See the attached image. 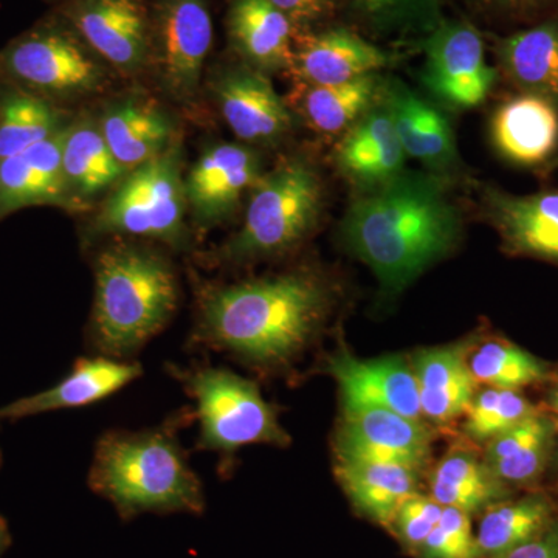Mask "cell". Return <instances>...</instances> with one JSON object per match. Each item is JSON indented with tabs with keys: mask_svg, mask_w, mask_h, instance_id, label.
I'll return each instance as SVG.
<instances>
[{
	"mask_svg": "<svg viewBox=\"0 0 558 558\" xmlns=\"http://www.w3.org/2000/svg\"><path fill=\"white\" fill-rule=\"evenodd\" d=\"M193 326L186 349L219 352L275 376L306 354L336 310L332 279L312 266H296L236 282L191 279Z\"/></svg>",
	"mask_w": 558,
	"mask_h": 558,
	"instance_id": "obj_1",
	"label": "cell"
},
{
	"mask_svg": "<svg viewBox=\"0 0 558 558\" xmlns=\"http://www.w3.org/2000/svg\"><path fill=\"white\" fill-rule=\"evenodd\" d=\"M447 185L446 175L405 170L349 204L341 240L373 270L384 295H399L458 247L461 211Z\"/></svg>",
	"mask_w": 558,
	"mask_h": 558,
	"instance_id": "obj_2",
	"label": "cell"
},
{
	"mask_svg": "<svg viewBox=\"0 0 558 558\" xmlns=\"http://www.w3.org/2000/svg\"><path fill=\"white\" fill-rule=\"evenodd\" d=\"M196 421L194 407L175 410L156 427L102 433L95 447L87 486L108 499L123 521L143 513L202 515L204 484L190 468L179 433Z\"/></svg>",
	"mask_w": 558,
	"mask_h": 558,
	"instance_id": "obj_3",
	"label": "cell"
},
{
	"mask_svg": "<svg viewBox=\"0 0 558 558\" xmlns=\"http://www.w3.org/2000/svg\"><path fill=\"white\" fill-rule=\"evenodd\" d=\"M94 306L86 328L90 355L134 362L178 314V269L148 242L113 238L92 259Z\"/></svg>",
	"mask_w": 558,
	"mask_h": 558,
	"instance_id": "obj_4",
	"label": "cell"
},
{
	"mask_svg": "<svg viewBox=\"0 0 558 558\" xmlns=\"http://www.w3.org/2000/svg\"><path fill=\"white\" fill-rule=\"evenodd\" d=\"M326 197L314 161L299 154L284 157L250 191L240 230L218 248L201 253L199 263L242 267L295 252L318 229Z\"/></svg>",
	"mask_w": 558,
	"mask_h": 558,
	"instance_id": "obj_5",
	"label": "cell"
},
{
	"mask_svg": "<svg viewBox=\"0 0 558 558\" xmlns=\"http://www.w3.org/2000/svg\"><path fill=\"white\" fill-rule=\"evenodd\" d=\"M165 369L196 402L199 438L194 450L218 453L220 476L233 468V459L242 447L289 446L290 435L279 424L278 407L264 399L256 381L223 366L201 363L186 368L167 363Z\"/></svg>",
	"mask_w": 558,
	"mask_h": 558,
	"instance_id": "obj_6",
	"label": "cell"
},
{
	"mask_svg": "<svg viewBox=\"0 0 558 558\" xmlns=\"http://www.w3.org/2000/svg\"><path fill=\"white\" fill-rule=\"evenodd\" d=\"M182 134L170 148L128 172L102 202L87 229V240L130 238L183 252L191 245L183 174Z\"/></svg>",
	"mask_w": 558,
	"mask_h": 558,
	"instance_id": "obj_7",
	"label": "cell"
},
{
	"mask_svg": "<svg viewBox=\"0 0 558 558\" xmlns=\"http://www.w3.org/2000/svg\"><path fill=\"white\" fill-rule=\"evenodd\" d=\"M0 69L20 89L58 106L100 97L119 78L61 16L11 40Z\"/></svg>",
	"mask_w": 558,
	"mask_h": 558,
	"instance_id": "obj_8",
	"label": "cell"
},
{
	"mask_svg": "<svg viewBox=\"0 0 558 558\" xmlns=\"http://www.w3.org/2000/svg\"><path fill=\"white\" fill-rule=\"evenodd\" d=\"M148 76L167 100L194 108L215 39L208 0H148Z\"/></svg>",
	"mask_w": 558,
	"mask_h": 558,
	"instance_id": "obj_9",
	"label": "cell"
},
{
	"mask_svg": "<svg viewBox=\"0 0 558 558\" xmlns=\"http://www.w3.org/2000/svg\"><path fill=\"white\" fill-rule=\"evenodd\" d=\"M424 51L422 83L446 108L469 110L486 101L498 78L488 64L483 36L465 21H449L418 43Z\"/></svg>",
	"mask_w": 558,
	"mask_h": 558,
	"instance_id": "obj_10",
	"label": "cell"
},
{
	"mask_svg": "<svg viewBox=\"0 0 558 558\" xmlns=\"http://www.w3.org/2000/svg\"><path fill=\"white\" fill-rule=\"evenodd\" d=\"M58 16L119 78L148 76V0H61Z\"/></svg>",
	"mask_w": 558,
	"mask_h": 558,
	"instance_id": "obj_11",
	"label": "cell"
},
{
	"mask_svg": "<svg viewBox=\"0 0 558 558\" xmlns=\"http://www.w3.org/2000/svg\"><path fill=\"white\" fill-rule=\"evenodd\" d=\"M264 174L263 157L240 142H220L202 150L185 175L191 227L199 234L229 222Z\"/></svg>",
	"mask_w": 558,
	"mask_h": 558,
	"instance_id": "obj_12",
	"label": "cell"
},
{
	"mask_svg": "<svg viewBox=\"0 0 558 558\" xmlns=\"http://www.w3.org/2000/svg\"><path fill=\"white\" fill-rule=\"evenodd\" d=\"M209 90L234 137L252 148L279 145L292 135L299 123L270 76L244 62L216 70Z\"/></svg>",
	"mask_w": 558,
	"mask_h": 558,
	"instance_id": "obj_13",
	"label": "cell"
},
{
	"mask_svg": "<svg viewBox=\"0 0 558 558\" xmlns=\"http://www.w3.org/2000/svg\"><path fill=\"white\" fill-rule=\"evenodd\" d=\"M433 428L379 407L343 403L333 436L336 461L384 462L424 470L432 454Z\"/></svg>",
	"mask_w": 558,
	"mask_h": 558,
	"instance_id": "obj_14",
	"label": "cell"
},
{
	"mask_svg": "<svg viewBox=\"0 0 558 558\" xmlns=\"http://www.w3.org/2000/svg\"><path fill=\"white\" fill-rule=\"evenodd\" d=\"M481 209L510 256L558 266V191L515 196L483 186Z\"/></svg>",
	"mask_w": 558,
	"mask_h": 558,
	"instance_id": "obj_15",
	"label": "cell"
},
{
	"mask_svg": "<svg viewBox=\"0 0 558 558\" xmlns=\"http://www.w3.org/2000/svg\"><path fill=\"white\" fill-rule=\"evenodd\" d=\"M391 54L348 27H325L295 36L289 76L293 83L337 86L380 73Z\"/></svg>",
	"mask_w": 558,
	"mask_h": 558,
	"instance_id": "obj_16",
	"label": "cell"
},
{
	"mask_svg": "<svg viewBox=\"0 0 558 558\" xmlns=\"http://www.w3.org/2000/svg\"><path fill=\"white\" fill-rule=\"evenodd\" d=\"M326 371L339 384L341 402L379 407L424 421L416 376L402 355L362 360L341 348L326 360Z\"/></svg>",
	"mask_w": 558,
	"mask_h": 558,
	"instance_id": "obj_17",
	"label": "cell"
},
{
	"mask_svg": "<svg viewBox=\"0 0 558 558\" xmlns=\"http://www.w3.org/2000/svg\"><path fill=\"white\" fill-rule=\"evenodd\" d=\"M405 160L407 154L380 89L368 112L337 142L333 161L351 185L368 191L405 171Z\"/></svg>",
	"mask_w": 558,
	"mask_h": 558,
	"instance_id": "obj_18",
	"label": "cell"
},
{
	"mask_svg": "<svg viewBox=\"0 0 558 558\" xmlns=\"http://www.w3.org/2000/svg\"><path fill=\"white\" fill-rule=\"evenodd\" d=\"M97 120L113 157L126 174L156 159L180 135L171 113L148 95L116 98L102 108Z\"/></svg>",
	"mask_w": 558,
	"mask_h": 558,
	"instance_id": "obj_19",
	"label": "cell"
},
{
	"mask_svg": "<svg viewBox=\"0 0 558 558\" xmlns=\"http://www.w3.org/2000/svg\"><path fill=\"white\" fill-rule=\"evenodd\" d=\"M381 97L407 157L447 178L458 167L459 154L446 116L398 78L381 81Z\"/></svg>",
	"mask_w": 558,
	"mask_h": 558,
	"instance_id": "obj_20",
	"label": "cell"
},
{
	"mask_svg": "<svg viewBox=\"0 0 558 558\" xmlns=\"http://www.w3.org/2000/svg\"><path fill=\"white\" fill-rule=\"evenodd\" d=\"M142 376L143 366L138 362H121L102 355L80 357L68 376L54 387L2 407L0 421H20L51 411L83 409L110 398Z\"/></svg>",
	"mask_w": 558,
	"mask_h": 558,
	"instance_id": "obj_21",
	"label": "cell"
},
{
	"mask_svg": "<svg viewBox=\"0 0 558 558\" xmlns=\"http://www.w3.org/2000/svg\"><path fill=\"white\" fill-rule=\"evenodd\" d=\"M468 340L421 349L411 357L422 416L432 428H450L464 417L478 391L465 360Z\"/></svg>",
	"mask_w": 558,
	"mask_h": 558,
	"instance_id": "obj_22",
	"label": "cell"
},
{
	"mask_svg": "<svg viewBox=\"0 0 558 558\" xmlns=\"http://www.w3.org/2000/svg\"><path fill=\"white\" fill-rule=\"evenodd\" d=\"M227 36L238 61L269 76L289 75L296 33L269 0H231Z\"/></svg>",
	"mask_w": 558,
	"mask_h": 558,
	"instance_id": "obj_23",
	"label": "cell"
},
{
	"mask_svg": "<svg viewBox=\"0 0 558 558\" xmlns=\"http://www.w3.org/2000/svg\"><path fill=\"white\" fill-rule=\"evenodd\" d=\"M68 128L24 153L0 160V218L38 205L72 209L62 172Z\"/></svg>",
	"mask_w": 558,
	"mask_h": 558,
	"instance_id": "obj_24",
	"label": "cell"
},
{
	"mask_svg": "<svg viewBox=\"0 0 558 558\" xmlns=\"http://www.w3.org/2000/svg\"><path fill=\"white\" fill-rule=\"evenodd\" d=\"M558 438L556 422L539 410L484 446L483 459L495 478L513 492L543 488Z\"/></svg>",
	"mask_w": 558,
	"mask_h": 558,
	"instance_id": "obj_25",
	"label": "cell"
},
{
	"mask_svg": "<svg viewBox=\"0 0 558 558\" xmlns=\"http://www.w3.org/2000/svg\"><path fill=\"white\" fill-rule=\"evenodd\" d=\"M490 137L498 153L512 163H545L558 145V108L537 95L509 98L492 117Z\"/></svg>",
	"mask_w": 558,
	"mask_h": 558,
	"instance_id": "obj_26",
	"label": "cell"
},
{
	"mask_svg": "<svg viewBox=\"0 0 558 558\" xmlns=\"http://www.w3.org/2000/svg\"><path fill=\"white\" fill-rule=\"evenodd\" d=\"M62 172L73 211L89 207L90 202L116 189L126 175L113 157L98 120L86 116L72 120L65 131Z\"/></svg>",
	"mask_w": 558,
	"mask_h": 558,
	"instance_id": "obj_27",
	"label": "cell"
},
{
	"mask_svg": "<svg viewBox=\"0 0 558 558\" xmlns=\"http://www.w3.org/2000/svg\"><path fill=\"white\" fill-rule=\"evenodd\" d=\"M333 472L357 515L388 529L399 506L421 492L424 470L384 462L336 461Z\"/></svg>",
	"mask_w": 558,
	"mask_h": 558,
	"instance_id": "obj_28",
	"label": "cell"
},
{
	"mask_svg": "<svg viewBox=\"0 0 558 558\" xmlns=\"http://www.w3.org/2000/svg\"><path fill=\"white\" fill-rule=\"evenodd\" d=\"M380 73L337 84V86H314L293 83L286 98L296 119L312 131L328 138H340L379 98Z\"/></svg>",
	"mask_w": 558,
	"mask_h": 558,
	"instance_id": "obj_29",
	"label": "cell"
},
{
	"mask_svg": "<svg viewBox=\"0 0 558 558\" xmlns=\"http://www.w3.org/2000/svg\"><path fill=\"white\" fill-rule=\"evenodd\" d=\"M499 70L521 94L558 108V17L495 40Z\"/></svg>",
	"mask_w": 558,
	"mask_h": 558,
	"instance_id": "obj_30",
	"label": "cell"
},
{
	"mask_svg": "<svg viewBox=\"0 0 558 558\" xmlns=\"http://www.w3.org/2000/svg\"><path fill=\"white\" fill-rule=\"evenodd\" d=\"M558 520V501L546 488L519 492L481 513L475 537L481 557L499 558Z\"/></svg>",
	"mask_w": 558,
	"mask_h": 558,
	"instance_id": "obj_31",
	"label": "cell"
},
{
	"mask_svg": "<svg viewBox=\"0 0 558 558\" xmlns=\"http://www.w3.org/2000/svg\"><path fill=\"white\" fill-rule=\"evenodd\" d=\"M428 487L429 497L442 508L459 509L470 517H480L492 506L519 494L499 483L476 451L462 447L440 459L429 475Z\"/></svg>",
	"mask_w": 558,
	"mask_h": 558,
	"instance_id": "obj_32",
	"label": "cell"
},
{
	"mask_svg": "<svg viewBox=\"0 0 558 558\" xmlns=\"http://www.w3.org/2000/svg\"><path fill=\"white\" fill-rule=\"evenodd\" d=\"M465 360L478 387L523 391L548 385L554 374L548 362L498 336L470 337Z\"/></svg>",
	"mask_w": 558,
	"mask_h": 558,
	"instance_id": "obj_33",
	"label": "cell"
},
{
	"mask_svg": "<svg viewBox=\"0 0 558 558\" xmlns=\"http://www.w3.org/2000/svg\"><path fill=\"white\" fill-rule=\"evenodd\" d=\"M343 11L369 38L417 44L447 21L442 0H344Z\"/></svg>",
	"mask_w": 558,
	"mask_h": 558,
	"instance_id": "obj_34",
	"label": "cell"
},
{
	"mask_svg": "<svg viewBox=\"0 0 558 558\" xmlns=\"http://www.w3.org/2000/svg\"><path fill=\"white\" fill-rule=\"evenodd\" d=\"M60 106L24 89L0 98V160L53 137L70 124Z\"/></svg>",
	"mask_w": 558,
	"mask_h": 558,
	"instance_id": "obj_35",
	"label": "cell"
},
{
	"mask_svg": "<svg viewBox=\"0 0 558 558\" xmlns=\"http://www.w3.org/2000/svg\"><path fill=\"white\" fill-rule=\"evenodd\" d=\"M539 410L523 391L478 388L462 417V432L472 442L486 446L488 440L515 427Z\"/></svg>",
	"mask_w": 558,
	"mask_h": 558,
	"instance_id": "obj_36",
	"label": "cell"
},
{
	"mask_svg": "<svg viewBox=\"0 0 558 558\" xmlns=\"http://www.w3.org/2000/svg\"><path fill=\"white\" fill-rule=\"evenodd\" d=\"M413 558H483L472 527V517L444 508L439 523Z\"/></svg>",
	"mask_w": 558,
	"mask_h": 558,
	"instance_id": "obj_37",
	"label": "cell"
},
{
	"mask_svg": "<svg viewBox=\"0 0 558 558\" xmlns=\"http://www.w3.org/2000/svg\"><path fill=\"white\" fill-rule=\"evenodd\" d=\"M442 510L438 501L418 492L399 506L387 531L396 538L400 548L414 557L439 523Z\"/></svg>",
	"mask_w": 558,
	"mask_h": 558,
	"instance_id": "obj_38",
	"label": "cell"
},
{
	"mask_svg": "<svg viewBox=\"0 0 558 558\" xmlns=\"http://www.w3.org/2000/svg\"><path fill=\"white\" fill-rule=\"evenodd\" d=\"M293 25L296 36L325 28L340 11L344 0H269Z\"/></svg>",
	"mask_w": 558,
	"mask_h": 558,
	"instance_id": "obj_39",
	"label": "cell"
},
{
	"mask_svg": "<svg viewBox=\"0 0 558 558\" xmlns=\"http://www.w3.org/2000/svg\"><path fill=\"white\" fill-rule=\"evenodd\" d=\"M468 2L483 13L524 20L545 10L553 0H468Z\"/></svg>",
	"mask_w": 558,
	"mask_h": 558,
	"instance_id": "obj_40",
	"label": "cell"
},
{
	"mask_svg": "<svg viewBox=\"0 0 558 558\" xmlns=\"http://www.w3.org/2000/svg\"><path fill=\"white\" fill-rule=\"evenodd\" d=\"M499 558H558V520L537 537Z\"/></svg>",
	"mask_w": 558,
	"mask_h": 558,
	"instance_id": "obj_41",
	"label": "cell"
},
{
	"mask_svg": "<svg viewBox=\"0 0 558 558\" xmlns=\"http://www.w3.org/2000/svg\"><path fill=\"white\" fill-rule=\"evenodd\" d=\"M548 396H546V413L556 422L558 429V369H554L553 377L548 384Z\"/></svg>",
	"mask_w": 558,
	"mask_h": 558,
	"instance_id": "obj_42",
	"label": "cell"
},
{
	"mask_svg": "<svg viewBox=\"0 0 558 558\" xmlns=\"http://www.w3.org/2000/svg\"><path fill=\"white\" fill-rule=\"evenodd\" d=\"M11 542H13V539H11L9 523L0 515V557L10 548Z\"/></svg>",
	"mask_w": 558,
	"mask_h": 558,
	"instance_id": "obj_43",
	"label": "cell"
},
{
	"mask_svg": "<svg viewBox=\"0 0 558 558\" xmlns=\"http://www.w3.org/2000/svg\"><path fill=\"white\" fill-rule=\"evenodd\" d=\"M558 170V156L556 159L550 160V163L546 165L545 172H554Z\"/></svg>",
	"mask_w": 558,
	"mask_h": 558,
	"instance_id": "obj_44",
	"label": "cell"
},
{
	"mask_svg": "<svg viewBox=\"0 0 558 558\" xmlns=\"http://www.w3.org/2000/svg\"><path fill=\"white\" fill-rule=\"evenodd\" d=\"M553 465L556 468L557 476H558V438L556 444V451H554Z\"/></svg>",
	"mask_w": 558,
	"mask_h": 558,
	"instance_id": "obj_45",
	"label": "cell"
},
{
	"mask_svg": "<svg viewBox=\"0 0 558 558\" xmlns=\"http://www.w3.org/2000/svg\"><path fill=\"white\" fill-rule=\"evenodd\" d=\"M0 465H2V453H0Z\"/></svg>",
	"mask_w": 558,
	"mask_h": 558,
	"instance_id": "obj_46",
	"label": "cell"
}]
</instances>
